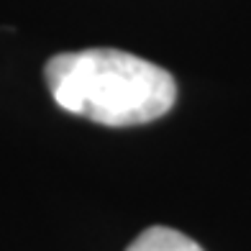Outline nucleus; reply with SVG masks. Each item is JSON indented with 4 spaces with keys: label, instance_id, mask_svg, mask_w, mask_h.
<instances>
[{
    "label": "nucleus",
    "instance_id": "1",
    "mask_svg": "<svg viewBox=\"0 0 251 251\" xmlns=\"http://www.w3.org/2000/svg\"><path fill=\"white\" fill-rule=\"evenodd\" d=\"M44 75L59 108L113 128L151 123L177 100L167 70L121 49L56 54Z\"/></svg>",
    "mask_w": 251,
    "mask_h": 251
},
{
    "label": "nucleus",
    "instance_id": "2",
    "mask_svg": "<svg viewBox=\"0 0 251 251\" xmlns=\"http://www.w3.org/2000/svg\"><path fill=\"white\" fill-rule=\"evenodd\" d=\"M126 251H205V249L198 241L187 238L185 233L175 231V228L154 226L146 228L141 236H136Z\"/></svg>",
    "mask_w": 251,
    "mask_h": 251
}]
</instances>
